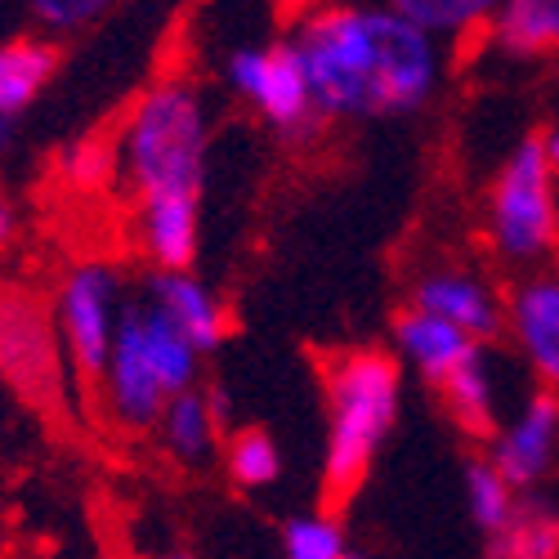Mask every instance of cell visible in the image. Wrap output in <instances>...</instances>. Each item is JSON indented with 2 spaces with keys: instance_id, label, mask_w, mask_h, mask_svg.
I'll use <instances>...</instances> for the list:
<instances>
[{
  "instance_id": "3957f363",
  "label": "cell",
  "mask_w": 559,
  "mask_h": 559,
  "mask_svg": "<svg viewBox=\"0 0 559 559\" xmlns=\"http://www.w3.org/2000/svg\"><path fill=\"white\" fill-rule=\"evenodd\" d=\"M328 456H322V497L345 506L377 452L385 448L399 403H403V367L381 349H345L328 362Z\"/></svg>"
},
{
  "instance_id": "d6986e66",
  "label": "cell",
  "mask_w": 559,
  "mask_h": 559,
  "mask_svg": "<svg viewBox=\"0 0 559 559\" xmlns=\"http://www.w3.org/2000/svg\"><path fill=\"white\" fill-rule=\"evenodd\" d=\"M484 559H559V515L546 501L524 497L510 524L488 533Z\"/></svg>"
},
{
  "instance_id": "cb8c5ba5",
  "label": "cell",
  "mask_w": 559,
  "mask_h": 559,
  "mask_svg": "<svg viewBox=\"0 0 559 559\" xmlns=\"http://www.w3.org/2000/svg\"><path fill=\"white\" fill-rule=\"evenodd\" d=\"M117 0H27V10L36 19V27L59 40V36H76L85 27H95Z\"/></svg>"
},
{
  "instance_id": "ffe728a7",
  "label": "cell",
  "mask_w": 559,
  "mask_h": 559,
  "mask_svg": "<svg viewBox=\"0 0 559 559\" xmlns=\"http://www.w3.org/2000/svg\"><path fill=\"white\" fill-rule=\"evenodd\" d=\"M390 10L439 40V36H465L488 27L501 10V0H390Z\"/></svg>"
},
{
  "instance_id": "603a6c76",
  "label": "cell",
  "mask_w": 559,
  "mask_h": 559,
  "mask_svg": "<svg viewBox=\"0 0 559 559\" xmlns=\"http://www.w3.org/2000/svg\"><path fill=\"white\" fill-rule=\"evenodd\" d=\"M283 550L287 559H341L345 533L332 520V510H318V515H300L283 528Z\"/></svg>"
},
{
  "instance_id": "6da1fadb",
  "label": "cell",
  "mask_w": 559,
  "mask_h": 559,
  "mask_svg": "<svg viewBox=\"0 0 559 559\" xmlns=\"http://www.w3.org/2000/svg\"><path fill=\"white\" fill-rule=\"evenodd\" d=\"M318 121L416 112L439 85V40L390 5H318L287 32Z\"/></svg>"
},
{
  "instance_id": "9c48e42d",
  "label": "cell",
  "mask_w": 559,
  "mask_h": 559,
  "mask_svg": "<svg viewBox=\"0 0 559 559\" xmlns=\"http://www.w3.org/2000/svg\"><path fill=\"white\" fill-rule=\"evenodd\" d=\"M488 461L515 492H533L559 461V394L537 390L506 426H497Z\"/></svg>"
},
{
  "instance_id": "52a82bcc",
  "label": "cell",
  "mask_w": 559,
  "mask_h": 559,
  "mask_svg": "<svg viewBox=\"0 0 559 559\" xmlns=\"http://www.w3.org/2000/svg\"><path fill=\"white\" fill-rule=\"evenodd\" d=\"M117 318H121V277L104 260H76L59 277L55 292V322L63 336L68 371L85 394H99L112 336H117Z\"/></svg>"
},
{
  "instance_id": "7c38bea8",
  "label": "cell",
  "mask_w": 559,
  "mask_h": 559,
  "mask_svg": "<svg viewBox=\"0 0 559 559\" xmlns=\"http://www.w3.org/2000/svg\"><path fill=\"white\" fill-rule=\"evenodd\" d=\"M59 63H63V50L50 36H23L0 45V148H10L19 117L55 81Z\"/></svg>"
},
{
  "instance_id": "83f0119b",
  "label": "cell",
  "mask_w": 559,
  "mask_h": 559,
  "mask_svg": "<svg viewBox=\"0 0 559 559\" xmlns=\"http://www.w3.org/2000/svg\"><path fill=\"white\" fill-rule=\"evenodd\" d=\"M162 559H198V555H193V550H166Z\"/></svg>"
},
{
  "instance_id": "d4e9b609",
  "label": "cell",
  "mask_w": 559,
  "mask_h": 559,
  "mask_svg": "<svg viewBox=\"0 0 559 559\" xmlns=\"http://www.w3.org/2000/svg\"><path fill=\"white\" fill-rule=\"evenodd\" d=\"M63 170L76 189H104L108 175L117 170V148L99 144V139H81L63 153Z\"/></svg>"
},
{
  "instance_id": "5bb4252c",
  "label": "cell",
  "mask_w": 559,
  "mask_h": 559,
  "mask_svg": "<svg viewBox=\"0 0 559 559\" xmlns=\"http://www.w3.org/2000/svg\"><path fill=\"white\" fill-rule=\"evenodd\" d=\"M139 242L148 260L170 273H189L202 247V198H153L134 211Z\"/></svg>"
},
{
  "instance_id": "7a4b0ae2",
  "label": "cell",
  "mask_w": 559,
  "mask_h": 559,
  "mask_svg": "<svg viewBox=\"0 0 559 559\" xmlns=\"http://www.w3.org/2000/svg\"><path fill=\"white\" fill-rule=\"evenodd\" d=\"M211 126L193 81H157L134 99L117 134V166L134 202L202 198Z\"/></svg>"
},
{
  "instance_id": "44dd1931",
  "label": "cell",
  "mask_w": 559,
  "mask_h": 559,
  "mask_svg": "<svg viewBox=\"0 0 559 559\" xmlns=\"http://www.w3.org/2000/svg\"><path fill=\"white\" fill-rule=\"evenodd\" d=\"M520 501H524V492L510 488L488 456H475L465 465V510H471V520L484 528V537L506 528L510 515L520 510Z\"/></svg>"
},
{
  "instance_id": "30bf717a",
  "label": "cell",
  "mask_w": 559,
  "mask_h": 559,
  "mask_svg": "<svg viewBox=\"0 0 559 559\" xmlns=\"http://www.w3.org/2000/svg\"><path fill=\"white\" fill-rule=\"evenodd\" d=\"M412 309H426L443 318L448 328L465 332L471 341H492L506 328V300L501 292L475 269H430L416 277Z\"/></svg>"
},
{
  "instance_id": "5b68a950",
  "label": "cell",
  "mask_w": 559,
  "mask_h": 559,
  "mask_svg": "<svg viewBox=\"0 0 559 559\" xmlns=\"http://www.w3.org/2000/svg\"><path fill=\"white\" fill-rule=\"evenodd\" d=\"M559 175L546 162L542 130L524 134L488 189V242L510 264H542L559 247Z\"/></svg>"
},
{
  "instance_id": "4316f807",
  "label": "cell",
  "mask_w": 559,
  "mask_h": 559,
  "mask_svg": "<svg viewBox=\"0 0 559 559\" xmlns=\"http://www.w3.org/2000/svg\"><path fill=\"white\" fill-rule=\"evenodd\" d=\"M542 148H546V162H550V170L559 175V126H546V130H542Z\"/></svg>"
},
{
  "instance_id": "4fadbf2b",
  "label": "cell",
  "mask_w": 559,
  "mask_h": 559,
  "mask_svg": "<svg viewBox=\"0 0 559 559\" xmlns=\"http://www.w3.org/2000/svg\"><path fill=\"white\" fill-rule=\"evenodd\" d=\"M148 305L162 309L175 328L193 341L198 354H215L228 336V313L224 300L198 283L193 273H170V269H153L148 277Z\"/></svg>"
},
{
  "instance_id": "ba28073f",
  "label": "cell",
  "mask_w": 559,
  "mask_h": 559,
  "mask_svg": "<svg viewBox=\"0 0 559 559\" xmlns=\"http://www.w3.org/2000/svg\"><path fill=\"white\" fill-rule=\"evenodd\" d=\"M228 85L264 117L283 139H305L318 130V108L309 95V76L296 45L283 36L273 45H242L228 55Z\"/></svg>"
},
{
  "instance_id": "484cf974",
  "label": "cell",
  "mask_w": 559,
  "mask_h": 559,
  "mask_svg": "<svg viewBox=\"0 0 559 559\" xmlns=\"http://www.w3.org/2000/svg\"><path fill=\"white\" fill-rule=\"evenodd\" d=\"M14 233H19V211L0 198V251H5L14 242Z\"/></svg>"
},
{
  "instance_id": "ac0fdd59",
  "label": "cell",
  "mask_w": 559,
  "mask_h": 559,
  "mask_svg": "<svg viewBox=\"0 0 559 559\" xmlns=\"http://www.w3.org/2000/svg\"><path fill=\"white\" fill-rule=\"evenodd\" d=\"M439 399L448 407V416L465 430V435H479V439H492L497 435V390H492V377H488V358L484 349H475L465 358L452 377H443L439 385Z\"/></svg>"
},
{
  "instance_id": "9a60e30c",
  "label": "cell",
  "mask_w": 559,
  "mask_h": 559,
  "mask_svg": "<svg viewBox=\"0 0 559 559\" xmlns=\"http://www.w3.org/2000/svg\"><path fill=\"white\" fill-rule=\"evenodd\" d=\"M394 349H399V358L416 371V377L430 381V385H439L443 377H452V371H456L465 358H471L475 349H484V345L471 341L465 332H456V328H448L443 318L407 305V309L394 318Z\"/></svg>"
},
{
  "instance_id": "277c9868",
  "label": "cell",
  "mask_w": 559,
  "mask_h": 559,
  "mask_svg": "<svg viewBox=\"0 0 559 559\" xmlns=\"http://www.w3.org/2000/svg\"><path fill=\"white\" fill-rule=\"evenodd\" d=\"M198 367L202 354L162 309L148 300L121 305L99 399L126 435H148L175 394L198 390Z\"/></svg>"
},
{
  "instance_id": "f1b7e54d",
  "label": "cell",
  "mask_w": 559,
  "mask_h": 559,
  "mask_svg": "<svg viewBox=\"0 0 559 559\" xmlns=\"http://www.w3.org/2000/svg\"><path fill=\"white\" fill-rule=\"evenodd\" d=\"M341 559H362V555H354V550H345V555H341Z\"/></svg>"
},
{
  "instance_id": "e0dca14e",
  "label": "cell",
  "mask_w": 559,
  "mask_h": 559,
  "mask_svg": "<svg viewBox=\"0 0 559 559\" xmlns=\"http://www.w3.org/2000/svg\"><path fill=\"white\" fill-rule=\"evenodd\" d=\"M488 36L510 59L559 55V0H501Z\"/></svg>"
},
{
  "instance_id": "2e32d148",
  "label": "cell",
  "mask_w": 559,
  "mask_h": 559,
  "mask_svg": "<svg viewBox=\"0 0 559 559\" xmlns=\"http://www.w3.org/2000/svg\"><path fill=\"white\" fill-rule=\"evenodd\" d=\"M219 416H224V394H202V390H183L166 403L162 412V443L175 461L183 465H198L211 456L215 448V430H219Z\"/></svg>"
},
{
  "instance_id": "7402d4cb",
  "label": "cell",
  "mask_w": 559,
  "mask_h": 559,
  "mask_svg": "<svg viewBox=\"0 0 559 559\" xmlns=\"http://www.w3.org/2000/svg\"><path fill=\"white\" fill-rule=\"evenodd\" d=\"M224 461H228L233 484L247 488V492L273 488L277 475H283V452H277L273 435H264V430H238L228 443V452H224Z\"/></svg>"
},
{
  "instance_id": "8fae6325",
  "label": "cell",
  "mask_w": 559,
  "mask_h": 559,
  "mask_svg": "<svg viewBox=\"0 0 559 559\" xmlns=\"http://www.w3.org/2000/svg\"><path fill=\"white\" fill-rule=\"evenodd\" d=\"M506 332L537 385L559 394V273H533L506 296Z\"/></svg>"
},
{
  "instance_id": "8992f818",
  "label": "cell",
  "mask_w": 559,
  "mask_h": 559,
  "mask_svg": "<svg viewBox=\"0 0 559 559\" xmlns=\"http://www.w3.org/2000/svg\"><path fill=\"white\" fill-rule=\"evenodd\" d=\"M0 381L40 416L68 412V354L55 300L14 277H0Z\"/></svg>"
}]
</instances>
